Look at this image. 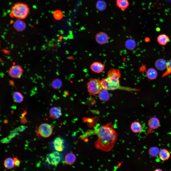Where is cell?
<instances>
[{
	"instance_id": "obj_28",
	"label": "cell",
	"mask_w": 171,
	"mask_h": 171,
	"mask_svg": "<svg viewBox=\"0 0 171 171\" xmlns=\"http://www.w3.org/2000/svg\"><path fill=\"white\" fill-rule=\"evenodd\" d=\"M53 16L55 19L59 20L62 19L63 17V14L61 11L59 10H57L53 12Z\"/></svg>"
},
{
	"instance_id": "obj_3",
	"label": "cell",
	"mask_w": 171,
	"mask_h": 171,
	"mask_svg": "<svg viewBox=\"0 0 171 171\" xmlns=\"http://www.w3.org/2000/svg\"><path fill=\"white\" fill-rule=\"evenodd\" d=\"M29 11L28 5L22 2H18L14 4L10 13V16L19 19H25L28 15Z\"/></svg>"
},
{
	"instance_id": "obj_11",
	"label": "cell",
	"mask_w": 171,
	"mask_h": 171,
	"mask_svg": "<svg viewBox=\"0 0 171 171\" xmlns=\"http://www.w3.org/2000/svg\"><path fill=\"white\" fill-rule=\"evenodd\" d=\"M104 66L102 63L99 62H95L90 65V68L93 72L97 73L102 72L104 69Z\"/></svg>"
},
{
	"instance_id": "obj_18",
	"label": "cell",
	"mask_w": 171,
	"mask_h": 171,
	"mask_svg": "<svg viewBox=\"0 0 171 171\" xmlns=\"http://www.w3.org/2000/svg\"><path fill=\"white\" fill-rule=\"evenodd\" d=\"M76 159V155L72 153L67 154L65 158V163L66 164L71 165L75 162Z\"/></svg>"
},
{
	"instance_id": "obj_23",
	"label": "cell",
	"mask_w": 171,
	"mask_h": 171,
	"mask_svg": "<svg viewBox=\"0 0 171 171\" xmlns=\"http://www.w3.org/2000/svg\"><path fill=\"white\" fill-rule=\"evenodd\" d=\"M13 98L14 101L15 103H19L23 101L24 97L22 94L20 92L16 91L13 95Z\"/></svg>"
},
{
	"instance_id": "obj_36",
	"label": "cell",
	"mask_w": 171,
	"mask_h": 171,
	"mask_svg": "<svg viewBox=\"0 0 171 171\" xmlns=\"http://www.w3.org/2000/svg\"><path fill=\"white\" fill-rule=\"evenodd\" d=\"M1 129V127H0V131Z\"/></svg>"
},
{
	"instance_id": "obj_29",
	"label": "cell",
	"mask_w": 171,
	"mask_h": 171,
	"mask_svg": "<svg viewBox=\"0 0 171 171\" xmlns=\"http://www.w3.org/2000/svg\"><path fill=\"white\" fill-rule=\"evenodd\" d=\"M166 70L163 74L162 76L164 77L171 74V59L167 62Z\"/></svg>"
},
{
	"instance_id": "obj_9",
	"label": "cell",
	"mask_w": 171,
	"mask_h": 171,
	"mask_svg": "<svg viewBox=\"0 0 171 171\" xmlns=\"http://www.w3.org/2000/svg\"><path fill=\"white\" fill-rule=\"evenodd\" d=\"M95 39L98 43L100 45H103L105 44L108 42L109 37L106 33L103 32H100L96 35Z\"/></svg>"
},
{
	"instance_id": "obj_7",
	"label": "cell",
	"mask_w": 171,
	"mask_h": 171,
	"mask_svg": "<svg viewBox=\"0 0 171 171\" xmlns=\"http://www.w3.org/2000/svg\"><path fill=\"white\" fill-rule=\"evenodd\" d=\"M23 71L20 65H14L10 68L8 73L10 76L12 77L19 78L21 76Z\"/></svg>"
},
{
	"instance_id": "obj_31",
	"label": "cell",
	"mask_w": 171,
	"mask_h": 171,
	"mask_svg": "<svg viewBox=\"0 0 171 171\" xmlns=\"http://www.w3.org/2000/svg\"><path fill=\"white\" fill-rule=\"evenodd\" d=\"M13 157L14 166L15 167L19 166L20 163L21 161L17 158V157Z\"/></svg>"
},
{
	"instance_id": "obj_25",
	"label": "cell",
	"mask_w": 171,
	"mask_h": 171,
	"mask_svg": "<svg viewBox=\"0 0 171 171\" xmlns=\"http://www.w3.org/2000/svg\"><path fill=\"white\" fill-rule=\"evenodd\" d=\"M97 9L100 11H102L105 10L106 8V3L102 0H99L97 1L96 5Z\"/></svg>"
},
{
	"instance_id": "obj_17",
	"label": "cell",
	"mask_w": 171,
	"mask_h": 171,
	"mask_svg": "<svg viewBox=\"0 0 171 171\" xmlns=\"http://www.w3.org/2000/svg\"><path fill=\"white\" fill-rule=\"evenodd\" d=\"M130 128L132 131L134 133H139L142 129V127L141 123L136 121H135L131 123Z\"/></svg>"
},
{
	"instance_id": "obj_1",
	"label": "cell",
	"mask_w": 171,
	"mask_h": 171,
	"mask_svg": "<svg viewBox=\"0 0 171 171\" xmlns=\"http://www.w3.org/2000/svg\"><path fill=\"white\" fill-rule=\"evenodd\" d=\"M114 127L113 124L109 123L92 131L93 134L96 135L98 137L95 143L96 149L108 152L113 148L117 141L118 136Z\"/></svg>"
},
{
	"instance_id": "obj_4",
	"label": "cell",
	"mask_w": 171,
	"mask_h": 171,
	"mask_svg": "<svg viewBox=\"0 0 171 171\" xmlns=\"http://www.w3.org/2000/svg\"><path fill=\"white\" fill-rule=\"evenodd\" d=\"M88 91L90 95L98 94L103 89L101 81L97 79H90L87 84Z\"/></svg>"
},
{
	"instance_id": "obj_12",
	"label": "cell",
	"mask_w": 171,
	"mask_h": 171,
	"mask_svg": "<svg viewBox=\"0 0 171 171\" xmlns=\"http://www.w3.org/2000/svg\"><path fill=\"white\" fill-rule=\"evenodd\" d=\"M26 26L25 22L21 19H18L15 21L13 24L14 28L18 32H22L24 30Z\"/></svg>"
},
{
	"instance_id": "obj_22",
	"label": "cell",
	"mask_w": 171,
	"mask_h": 171,
	"mask_svg": "<svg viewBox=\"0 0 171 171\" xmlns=\"http://www.w3.org/2000/svg\"><path fill=\"white\" fill-rule=\"evenodd\" d=\"M117 6L121 10H125L128 6L129 3L128 0H116Z\"/></svg>"
},
{
	"instance_id": "obj_39",
	"label": "cell",
	"mask_w": 171,
	"mask_h": 171,
	"mask_svg": "<svg viewBox=\"0 0 171 171\" xmlns=\"http://www.w3.org/2000/svg\"></svg>"
},
{
	"instance_id": "obj_32",
	"label": "cell",
	"mask_w": 171,
	"mask_h": 171,
	"mask_svg": "<svg viewBox=\"0 0 171 171\" xmlns=\"http://www.w3.org/2000/svg\"><path fill=\"white\" fill-rule=\"evenodd\" d=\"M145 41L146 42H148L150 41V39L149 38L147 37L145 38Z\"/></svg>"
},
{
	"instance_id": "obj_10",
	"label": "cell",
	"mask_w": 171,
	"mask_h": 171,
	"mask_svg": "<svg viewBox=\"0 0 171 171\" xmlns=\"http://www.w3.org/2000/svg\"><path fill=\"white\" fill-rule=\"evenodd\" d=\"M63 140L60 137H57L53 142L54 146L56 150L58 152L62 151L65 148Z\"/></svg>"
},
{
	"instance_id": "obj_21",
	"label": "cell",
	"mask_w": 171,
	"mask_h": 171,
	"mask_svg": "<svg viewBox=\"0 0 171 171\" xmlns=\"http://www.w3.org/2000/svg\"><path fill=\"white\" fill-rule=\"evenodd\" d=\"M4 165L6 169H12L15 166L13 159L10 157L6 158L4 161Z\"/></svg>"
},
{
	"instance_id": "obj_6",
	"label": "cell",
	"mask_w": 171,
	"mask_h": 171,
	"mask_svg": "<svg viewBox=\"0 0 171 171\" xmlns=\"http://www.w3.org/2000/svg\"><path fill=\"white\" fill-rule=\"evenodd\" d=\"M38 132L42 137L47 138L50 137L52 133V130L51 125L47 123L41 124L38 128Z\"/></svg>"
},
{
	"instance_id": "obj_26",
	"label": "cell",
	"mask_w": 171,
	"mask_h": 171,
	"mask_svg": "<svg viewBox=\"0 0 171 171\" xmlns=\"http://www.w3.org/2000/svg\"><path fill=\"white\" fill-rule=\"evenodd\" d=\"M160 150L156 147H153L150 148L148 151L149 155L153 157H155L158 155Z\"/></svg>"
},
{
	"instance_id": "obj_2",
	"label": "cell",
	"mask_w": 171,
	"mask_h": 171,
	"mask_svg": "<svg viewBox=\"0 0 171 171\" xmlns=\"http://www.w3.org/2000/svg\"><path fill=\"white\" fill-rule=\"evenodd\" d=\"M121 74L118 69H111L108 72L107 77L100 81L103 89L107 90H114L119 87Z\"/></svg>"
},
{
	"instance_id": "obj_35",
	"label": "cell",
	"mask_w": 171,
	"mask_h": 171,
	"mask_svg": "<svg viewBox=\"0 0 171 171\" xmlns=\"http://www.w3.org/2000/svg\"><path fill=\"white\" fill-rule=\"evenodd\" d=\"M8 122L7 120H5L4 121V123H7V122Z\"/></svg>"
},
{
	"instance_id": "obj_14",
	"label": "cell",
	"mask_w": 171,
	"mask_h": 171,
	"mask_svg": "<svg viewBox=\"0 0 171 171\" xmlns=\"http://www.w3.org/2000/svg\"><path fill=\"white\" fill-rule=\"evenodd\" d=\"M158 156L161 160L165 161L169 158L171 156V154L168 150L164 148L160 151Z\"/></svg>"
},
{
	"instance_id": "obj_8",
	"label": "cell",
	"mask_w": 171,
	"mask_h": 171,
	"mask_svg": "<svg viewBox=\"0 0 171 171\" xmlns=\"http://www.w3.org/2000/svg\"><path fill=\"white\" fill-rule=\"evenodd\" d=\"M148 125L149 127L147 131V135L152 133L153 130L158 128L160 125V123L159 119L156 117H152L148 120Z\"/></svg>"
},
{
	"instance_id": "obj_37",
	"label": "cell",
	"mask_w": 171,
	"mask_h": 171,
	"mask_svg": "<svg viewBox=\"0 0 171 171\" xmlns=\"http://www.w3.org/2000/svg\"></svg>"
},
{
	"instance_id": "obj_13",
	"label": "cell",
	"mask_w": 171,
	"mask_h": 171,
	"mask_svg": "<svg viewBox=\"0 0 171 171\" xmlns=\"http://www.w3.org/2000/svg\"><path fill=\"white\" fill-rule=\"evenodd\" d=\"M50 117L54 119H57L61 115L62 112L58 107H54L51 108L49 111Z\"/></svg>"
},
{
	"instance_id": "obj_34",
	"label": "cell",
	"mask_w": 171,
	"mask_h": 171,
	"mask_svg": "<svg viewBox=\"0 0 171 171\" xmlns=\"http://www.w3.org/2000/svg\"><path fill=\"white\" fill-rule=\"evenodd\" d=\"M164 0L168 2H171V0Z\"/></svg>"
},
{
	"instance_id": "obj_16",
	"label": "cell",
	"mask_w": 171,
	"mask_h": 171,
	"mask_svg": "<svg viewBox=\"0 0 171 171\" xmlns=\"http://www.w3.org/2000/svg\"><path fill=\"white\" fill-rule=\"evenodd\" d=\"M108 91L103 88L98 94L99 99L100 100L106 101L109 100L110 95Z\"/></svg>"
},
{
	"instance_id": "obj_20",
	"label": "cell",
	"mask_w": 171,
	"mask_h": 171,
	"mask_svg": "<svg viewBox=\"0 0 171 171\" xmlns=\"http://www.w3.org/2000/svg\"><path fill=\"white\" fill-rule=\"evenodd\" d=\"M169 40L168 37L166 35L162 34L160 35L157 38V41L158 43L162 45H166Z\"/></svg>"
},
{
	"instance_id": "obj_24",
	"label": "cell",
	"mask_w": 171,
	"mask_h": 171,
	"mask_svg": "<svg viewBox=\"0 0 171 171\" xmlns=\"http://www.w3.org/2000/svg\"><path fill=\"white\" fill-rule=\"evenodd\" d=\"M125 46L128 49L132 50L135 48L136 44L134 40L132 39H129L126 41Z\"/></svg>"
},
{
	"instance_id": "obj_19",
	"label": "cell",
	"mask_w": 171,
	"mask_h": 171,
	"mask_svg": "<svg viewBox=\"0 0 171 171\" xmlns=\"http://www.w3.org/2000/svg\"><path fill=\"white\" fill-rule=\"evenodd\" d=\"M146 75L149 79L150 80H153L157 77L158 73L155 69L151 68L148 69L147 71Z\"/></svg>"
},
{
	"instance_id": "obj_5",
	"label": "cell",
	"mask_w": 171,
	"mask_h": 171,
	"mask_svg": "<svg viewBox=\"0 0 171 171\" xmlns=\"http://www.w3.org/2000/svg\"><path fill=\"white\" fill-rule=\"evenodd\" d=\"M61 160L60 153L58 152H56L48 154L46 161L50 164L56 166L59 163Z\"/></svg>"
},
{
	"instance_id": "obj_30",
	"label": "cell",
	"mask_w": 171,
	"mask_h": 171,
	"mask_svg": "<svg viewBox=\"0 0 171 171\" xmlns=\"http://www.w3.org/2000/svg\"><path fill=\"white\" fill-rule=\"evenodd\" d=\"M94 120L95 118H84L83 120L84 122L91 124L94 123Z\"/></svg>"
},
{
	"instance_id": "obj_15",
	"label": "cell",
	"mask_w": 171,
	"mask_h": 171,
	"mask_svg": "<svg viewBox=\"0 0 171 171\" xmlns=\"http://www.w3.org/2000/svg\"><path fill=\"white\" fill-rule=\"evenodd\" d=\"M167 62L165 59H157L155 63V66L158 70L162 71L166 68Z\"/></svg>"
},
{
	"instance_id": "obj_38",
	"label": "cell",
	"mask_w": 171,
	"mask_h": 171,
	"mask_svg": "<svg viewBox=\"0 0 171 171\" xmlns=\"http://www.w3.org/2000/svg\"></svg>"
},
{
	"instance_id": "obj_27",
	"label": "cell",
	"mask_w": 171,
	"mask_h": 171,
	"mask_svg": "<svg viewBox=\"0 0 171 171\" xmlns=\"http://www.w3.org/2000/svg\"><path fill=\"white\" fill-rule=\"evenodd\" d=\"M62 82L59 79L56 78L53 80L52 83V86L54 89H58L60 88L62 86Z\"/></svg>"
},
{
	"instance_id": "obj_33",
	"label": "cell",
	"mask_w": 171,
	"mask_h": 171,
	"mask_svg": "<svg viewBox=\"0 0 171 171\" xmlns=\"http://www.w3.org/2000/svg\"><path fill=\"white\" fill-rule=\"evenodd\" d=\"M163 170L161 169H159V168H158L156 169L154 171H162Z\"/></svg>"
}]
</instances>
